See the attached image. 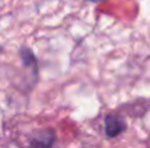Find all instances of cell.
I'll return each instance as SVG.
<instances>
[{
	"mask_svg": "<svg viewBox=\"0 0 150 148\" xmlns=\"http://www.w3.org/2000/svg\"><path fill=\"white\" fill-rule=\"evenodd\" d=\"M55 135L51 129L38 132V137L31 138V148H51L54 144Z\"/></svg>",
	"mask_w": 150,
	"mask_h": 148,
	"instance_id": "7a4b0ae2",
	"label": "cell"
},
{
	"mask_svg": "<svg viewBox=\"0 0 150 148\" xmlns=\"http://www.w3.org/2000/svg\"><path fill=\"white\" fill-rule=\"evenodd\" d=\"M92 1H98V0H92Z\"/></svg>",
	"mask_w": 150,
	"mask_h": 148,
	"instance_id": "3957f363",
	"label": "cell"
},
{
	"mask_svg": "<svg viewBox=\"0 0 150 148\" xmlns=\"http://www.w3.org/2000/svg\"><path fill=\"white\" fill-rule=\"evenodd\" d=\"M125 129V122L118 115H108L105 119V135L108 138H115Z\"/></svg>",
	"mask_w": 150,
	"mask_h": 148,
	"instance_id": "6da1fadb",
	"label": "cell"
}]
</instances>
